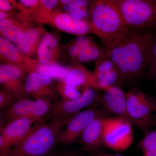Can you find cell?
I'll return each instance as SVG.
<instances>
[{
	"mask_svg": "<svg viewBox=\"0 0 156 156\" xmlns=\"http://www.w3.org/2000/svg\"><path fill=\"white\" fill-rule=\"evenodd\" d=\"M156 36L154 30H134L121 41L103 45L107 57L119 69L124 82L138 77L148 68Z\"/></svg>",
	"mask_w": 156,
	"mask_h": 156,
	"instance_id": "obj_1",
	"label": "cell"
},
{
	"mask_svg": "<svg viewBox=\"0 0 156 156\" xmlns=\"http://www.w3.org/2000/svg\"><path fill=\"white\" fill-rule=\"evenodd\" d=\"M90 16V29L100 39L102 45L121 41L133 31L126 24L115 0L95 1Z\"/></svg>",
	"mask_w": 156,
	"mask_h": 156,
	"instance_id": "obj_2",
	"label": "cell"
},
{
	"mask_svg": "<svg viewBox=\"0 0 156 156\" xmlns=\"http://www.w3.org/2000/svg\"><path fill=\"white\" fill-rule=\"evenodd\" d=\"M62 127L56 123L37 122L23 140L12 148L11 156H43L59 143Z\"/></svg>",
	"mask_w": 156,
	"mask_h": 156,
	"instance_id": "obj_3",
	"label": "cell"
},
{
	"mask_svg": "<svg viewBox=\"0 0 156 156\" xmlns=\"http://www.w3.org/2000/svg\"><path fill=\"white\" fill-rule=\"evenodd\" d=\"M131 30L156 29V0H115Z\"/></svg>",
	"mask_w": 156,
	"mask_h": 156,
	"instance_id": "obj_4",
	"label": "cell"
},
{
	"mask_svg": "<svg viewBox=\"0 0 156 156\" xmlns=\"http://www.w3.org/2000/svg\"><path fill=\"white\" fill-rule=\"evenodd\" d=\"M98 89L88 87L84 89L82 95L76 99L61 100L53 105V108L46 116L60 127L66 126L75 115L82 110L90 106L97 100L100 94Z\"/></svg>",
	"mask_w": 156,
	"mask_h": 156,
	"instance_id": "obj_5",
	"label": "cell"
},
{
	"mask_svg": "<svg viewBox=\"0 0 156 156\" xmlns=\"http://www.w3.org/2000/svg\"><path fill=\"white\" fill-rule=\"evenodd\" d=\"M97 101L108 112L128 120L132 126L141 130H147L156 125L154 119L137 120L130 116L126 105V94L120 87H112L103 91Z\"/></svg>",
	"mask_w": 156,
	"mask_h": 156,
	"instance_id": "obj_6",
	"label": "cell"
},
{
	"mask_svg": "<svg viewBox=\"0 0 156 156\" xmlns=\"http://www.w3.org/2000/svg\"><path fill=\"white\" fill-rule=\"evenodd\" d=\"M132 126L130 122L123 118L107 117L104 126V146L115 151L126 150L134 140Z\"/></svg>",
	"mask_w": 156,
	"mask_h": 156,
	"instance_id": "obj_7",
	"label": "cell"
},
{
	"mask_svg": "<svg viewBox=\"0 0 156 156\" xmlns=\"http://www.w3.org/2000/svg\"><path fill=\"white\" fill-rule=\"evenodd\" d=\"M124 82L119 69L110 58L96 61L90 87L104 91L112 87L122 88Z\"/></svg>",
	"mask_w": 156,
	"mask_h": 156,
	"instance_id": "obj_8",
	"label": "cell"
},
{
	"mask_svg": "<svg viewBox=\"0 0 156 156\" xmlns=\"http://www.w3.org/2000/svg\"><path fill=\"white\" fill-rule=\"evenodd\" d=\"M24 71L16 66L9 63L0 65V83L2 90L9 92L17 100L28 98L25 90Z\"/></svg>",
	"mask_w": 156,
	"mask_h": 156,
	"instance_id": "obj_9",
	"label": "cell"
},
{
	"mask_svg": "<svg viewBox=\"0 0 156 156\" xmlns=\"http://www.w3.org/2000/svg\"><path fill=\"white\" fill-rule=\"evenodd\" d=\"M104 110L103 108H98L97 105H93L75 115L68 123L64 131H61L59 143L63 144L73 143L82 136L91 121Z\"/></svg>",
	"mask_w": 156,
	"mask_h": 156,
	"instance_id": "obj_10",
	"label": "cell"
},
{
	"mask_svg": "<svg viewBox=\"0 0 156 156\" xmlns=\"http://www.w3.org/2000/svg\"><path fill=\"white\" fill-rule=\"evenodd\" d=\"M126 105L129 115L137 120L154 119L156 113V103L152 98L138 88H133L125 93Z\"/></svg>",
	"mask_w": 156,
	"mask_h": 156,
	"instance_id": "obj_11",
	"label": "cell"
},
{
	"mask_svg": "<svg viewBox=\"0 0 156 156\" xmlns=\"http://www.w3.org/2000/svg\"><path fill=\"white\" fill-rule=\"evenodd\" d=\"M104 109L91 121L81 136L80 143L85 151L92 153L100 152L103 143L104 126L108 117Z\"/></svg>",
	"mask_w": 156,
	"mask_h": 156,
	"instance_id": "obj_12",
	"label": "cell"
},
{
	"mask_svg": "<svg viewBox=\"0 0 156 156\" xmlns=\"http://www.w3.org/2000/svg\"><path fill=\"white\" fill-rule=\"evenodd\" d=\"M38 122L35 119L23 117L13 120L5 125L3 119H1V134L11 147H14L28 135L33 127L32 124Z\"/></svg>",
	"mask_w": 156,
	"mask_h": 156,
	"instance_id": "obj_13",
	"label": "cell"
},
{
	"mask_svg": "<svg viewBox=\"0 0 156 156\" xmlns=\"http://www.w3.org/2000/svg\"><path fill=\"white\" fill-rule=\"evenodd\" d=\"M0 54L1 59L9 64L14 65L27 72L34 71L36 67V60L27 58L24 56L16 44L5 37H0Z\"/></svg>",
	"mask_w": 156,
	"mask_h": 156,
	"instance_id": "obj_14",
	"label": "cell"
},
{
	"mask_svg": "<svg viewBox=\"0 0 156 156\" xmlns=\"http://www.w3.org/2000/svg\"><path fill=\"white\" fill-rule=\"evenodd\" d=\"M25 87L27 94L35 100L56 97L53 79L36 71L30 73L26 77Z\"/></svg>",
	"mask_w": 156,
	"mask_h": 156,
	"instance_id": "obj_15",
	"label": "cell"
},
{
	"mask_svg": "<svg viewBox=\"0 0 156 156\" xmlns=\"http://www.w3.org/2000/svg\"><path fill=\"white\" fill-rule=\"evenodd\" d=\"M49 23L60 30L72 34L83 35L91 31L87 20L76 19L68 13L53 12Z\"/></svg>",
	"mask_w": 156,
	"mask_h": 156,
	"instance_id": "obj_16",
	"label": "cell"
},
{
	"mask_svg": "<svg viewBox=\"0 0 156 156\" xmlns=\"http://www.w3.org/2000/svg\"><path fill=\"white\" fill-rule=\"evenodd\" d=\"M46 33L47 31L42 26L27 27L22 41L17 47L24 56L31 58L37 53L39 44Z\"/></svg>",
	"mask_w": 156,
	"mask_h": 156,
	"instance_id": "obj_17",
	"label": "cell"
},
{
	"mask_svg": "<svg viewBox=\"0 0 156 156\" xmlns=\"http://www.w3.org/2000/svg\"><path fill=\"white\" fill-rule=\"evenodd\" d=\"M58 41L54 35L46 33L42 38L37 53V64L56 62L58 54Z\"/></svg>",
	"mask_w": 156,
	"mask_h": 156,
	"instance_id": "obj_18",
	"label": "cell"
},
{
	"mask_svg": "<svg viewBox=\"0 0 156 156\" xmlns=\"http://www.w3.org/2000/svg\"><path fill=\"white\" fill-rule=\"evenodd\" d=\"M92 72L89 71L83 66L78 64L69 67L66 75L61 80L64 83L77 87H91Z\"/></svg>",
	"mask_w": 156,
	"mask_h": 156,
	"instance_id": "obj_19",
	"label": "cell"
},
{
	"mask_svg": "<svg viewBox=\"0 0 156 156\" xmlns=\"http://www.w3.org/2000/svg\"><path fill=\"white\" fill-rule=\"evenodd\" d=\"M27 27L11 18L0 20L1 36L16 45L22 41Z\"/></svg>",
	"mask_w": 156,
	"mask_h": 156,
	"instance_id": "obj_20",
	"label": "cell"
},
{
	"mask_svg": "<svg viewBox=\"0 0 156 156\" xmlns=\"http://www.w3.org/2000/svg\"><path fill=\"white\" fill-rule=\"evenodd\" d=\"M33 101L29 98L20 99L6 108L3 113L5 125L18 118L28 116Z\"/></svg>",
	"mask_w": 156,
	"mask_h": 156,
	"instance_id": "obj_21",
	"label": "cell"
},
{
	"mask_svg": "<svg viewBox=\"0 0 156 156\" xmlns=\"http://www.w3.org/2000/svg\"><path fill=\"white\" fill-rule=\"evenodd\" d=\"M69 67H65L57 62L37 64L34 71L48 76L53 80H62L67 73Z\"/></svg>",
	"mask_w": 156,
	"mask_h": 156,
	"instance_id": "obj_22",
	"label": "cell"
},
{
	"mask_svg": "<svg viewBox=\"0 0 156 156\" xmlns=\"http://www.w3.org/2000/svg\"><path fill=\"white\" fill-rule=\"evenodd\" d=\"M50 98H44L34 100L28 117L40 121L43 120L52 110L53 105Z\"/></svg>",
	"mask_w": 156,
	"mask_h": 156,
	"instance_id": "obj_23",
	"label": "cell"
},
{
	"mask_svg": "<svg viewBox=\"0 0 156 156\" xmlns=\"http://www.w3.org/2000/svg\"><path fill=\"white\" fill-rule=\"evenodd\" d=\"M106 57V53L104 49L95 44L82 49L77 60L79 62H86L97 61Z\"/></svg>",
	"mask_w": 156,
	"mask_h": 156,
	"instance_id": "obj_24",
	"label": "cell"
},
{
	"mask_svg": "<svg viewBox=\"0 0 156 156\" xmlns=\"http://www.w3.org/2000/svg\"><path fill=\"white\" fill-rule=\"evenodd\" d=\"M58 2L57 0H41L38 16L35 22L41 24L49 23L53 14V9Z\"/></svg>",
	"mask_w": 156,
	"mask_h": 156,
	"instance_id": "obj_25",
	"label": "cell"
},
{
	"mask_svg": "<svg viewBox=\"0 0 156 156\" xmlns=\"http://www.w3.org/2000/svg\"><path fill=\"white\" fill-rule=\"evenodd\" d=\"M56 91L62 98V100L76 99L82 94L78 91L77 87L64 83L61 81H59L56 86Z\"/></svg>",
	"mask_w": 156,
	"mask_h": 156,
	"instance_id": "obj_26",
	"label": "cell"
},
{
	"mask_svg": "<svg viewBox=\"0 0 156 156\" xmlns=\"http://www.w3.org/2000/svg\"><path fill=\"white\" fill-rule=\"evenodd\" d=\"M156 147V130L148 133L137 144L136 147L143 152L149 147Z\"/></svg>",
	"mask_w": 156,
	"mask_h": 156,
	"instance_id": "obj_27",
	"label": "cell"
},
{
	"mask_svg": "<svg viewBox=\"0 0 156 156\" xmlns=\"http://www.w3.org/2000/svg\"><path fill=\"white\" fill-rule=\"evenodd\" d=\"M147 76L150 79H156V36L152 46L150 62L148 68Z\"/></svg>",
	"mask_w": 156,
	"mask_h": 156,
	"instance_id": "obj_28",
	"label": "cell"
},
{
	"mask_svg": "<svg viewBox=\"0 0 156 156\" xmlns=\"http://www.w3.org/2000/svg\"><path fill=\"white\" fill-rule=\"evenodd\" d=\"M17 100L13 95L3 90L0 91V108H7Z\"/></svg>",
	"mask_w": 156,
	"mask_h": 156,
	"instance_id": "obj_29",
	"label": "cell"
},
{
	"mask_svg": "<svg viewBox=\"0 0 156 156\" xmlns=\"http://www.w3.org/2000/svg\"><path fill=\"white\" fill-rule=\"evenodd\" d=\"M89 1L85 0H74L72 1L68 5L63 6V10L68 13L73 10H75L80 8H83L88 5Z\"/></svg>",
	"mask_w": 156,
	"mask_h": 156,
	"instance_id": "obj_30",
	"label": "cell"
},
{
	"mask_svg": "<svg viewBox=\"0 0 156 156\" xmlns=\"http://www.w3.org/2000/svg\"><path fill=\"white\" fill-rule=\"evenodd\" d=\"M74 43L81 49H84L95 44L92 39L86 36L85 35L78 36L75 39Z\"/></svg>",
	"mask_w": 156,
	"mask_h": 156,
	"instance_id": "obj_31",
	"label": "cell"
},
{
	"mask_svg": "<svg viewBox=\"0 0 156 156\" xmlns=\"http://www.w3.org/2000/svg\"><path fill=\"white\" fill-rule=\"evenodd\" d=\"M12 149L0 134V156H11Z\"/></svg>",
	"mask_w": 156,
	"mask_h": 156,
	"instance_id": "obj_32",
	"label": "cell"
},
{
	"mask_svg": "<svg viewBox=\"0 0 156 156\" xmlns=\"http://www.w3.org/2000/svg\"><path fill=\"white\" fill-rule=\"evenodd\" d=\"M68 13L73 17L78 19H84L89 16L88 12L82 9V8L73 10Z\"/></svg>",
	"mask_w": 156,
	"mask_h": 156,
	"instance_id": "obj_33",
	"label": "cell"
},
{
	"mask_svg": "<svg viewBox=\"0 0 156 156\" xmlns=\"http://www.w3.org/2000/svg\"><path fill=\"white\" fill-rule=\"evenodd\" d=\"M81 50L82 49L81 48L73 43L69 48L68 52L69 55L71 57L77 58L80 53Z\"/></svg>",
	"mask_w": 156,
	"mask_h": 156,
	"instance_id": "obj_34",
	"label": "cell"
},
{
	"mask_svg": "<svg viewBox=\"0 0 156 156\" xmlns=\"http://www.w3.org/2000/svg\"><path fill=\"white\" fill-rule=\"evenodd\" d=\"M20 4L21 5L27 8H32L39 6L40 1L37 0H20Z\"/></svg>",
	"mask_w": 156,
	"mask_h": 156,
	"instance_id": "obj_35",
	"label": "cell"
},
{
	"mask_svg": "<svg viewBox=\"0 0 156 156\" xmlns=\"http://www.w3.org/2000/svg\"><path fill=\"white\" fill-rule=\"evenodd\" d=\"M10 1L0 0V9L4 11H10L12 9V6L10 4Z\"/></svg>",
	"mask_w": 156,
	"mask_h": 156,
	"instance_id": "obj_36",
	"label": "cell"
},
{
	"mask_svg": "<svg viewBox=\"0 0 156 156\" xmlns=\"http://www.w3.org/2000/svg\"><path fill=\"white\" fill-rule=\"evenodd\" d=\"M144 156H156V147H150L143 152Z\"/></svg>",
	"mask_w": 156,
	"mask_h": 156,
	"instance_id": "obj_37",
	"label": "cell"
},
{
	"mask_svg": "<svg viewBox=\"0 0 156 156\" xmlns=\"http://www.w3.org/2000/svg\"><path fill=\"white\" fill-rule=\"evenodd\" d=\"M94 156H124L121 155L117 154H112L106 153L102 152H98L94 154Z\"/></svg>",
	"mask_w": 156,
	"mask_h": 156,
	"instance_id": "obj_38",
	"label": "cell"
},
{
	"mask_svg": "<svg viewBox=\"0 0 156 156\" xmlns=\"http://www.w3.org/2000/svg\"><path fill=\"white\" fill-rule=\"evenodd\" d=\"M8 14L5 11H0V20L8 18Z\"/></svg>",
	"mask_w": 156,
	"mask_h": 156,
	"instance_id": "obj_39",
	"label": "cell"
},
{
	"mask_svg": "<svg viewBox=\"0 0 156 156\" xmlns=\"http://www.w3.org/2000/svg\"><path fill=\"white\" fill-rule=\"evenodd\" d=\"M53 156H81L80 155L74 153H62L60 154H58L56 155Z\"/></svg>",
	"mask_w": 156,
	"mask_h": 156,
	"instance_id": "obj_40",
	"label": "cell"
},
{
	"mask_svg": "<svg viewBox=\"0 0 156 156\" xmlns=\"http://www.w3.org/2000/svg\"><path fill=\"white\" fill-rule=\"evenodd\" d=\"M71 1L72 0H61V1H60V3L63 4L65 5H68V4H69Z\"/></svg>",
	"mask_w": 156,
	"mask_h": 156,
	"instance_id": "obj_41",
	"label": "cell"
}]
</instances>
